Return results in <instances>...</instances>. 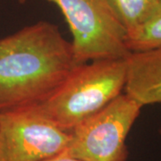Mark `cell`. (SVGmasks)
Instances as JSON below:
<instances>
[{
  "label": "cell",
  "mask_w": 161,
  "mask_h": 161,
  "mask_svg": "<svg viewBox=\"0 0 161 161\" xmlns=\"http://www.w3.org/2000/svg\"><path fill=\"white\" fill-rule=\"evenodd\" d=\"M125 93L142 106L161 103V47L126 58Z\"/></svg>",
  "instance_id": "6"
},
{
  "label": "cell",
  "mask_w": 161,
  "mask_h": 161,
  "mask_svg": "<svg viewBox=\"0 0 161 161\" xmlns=\"http://www.w3.org/2000/svg\"><path fill=\"white\" fill-rule=\"evenodd\" d=\"M142 107L121 93L70 132L63 154L80 161H126V138Z\"/></svg>",
  "instance_id": "3"
},
{
  "label": "cell",
  "mask_w": 161,
  "mask_h": 161,
  "mask_svg": "<svg viewBox=\"0 0 161 161\" xmlns=\"http://www.w3.org/2000/svg\"><path fill=\"white\" fill-rule=\"evenodd\" d=\"M61 10L73 36L79 64L97 59L127 58L125 28L106 0H47Z\"/></svg>",
  "instance_id": "4"
},
{
  "label": "cell",
  "mask_w": 161,
  "mask_h": 161,
  "mask_svg": "<svg viewBox=\"0 0 161 161\" xmlns=\"http://www.w3.org/2000/svg\"><path fill=\"white\" fill-rule=\"evenodd\" d=\"M126 76V58L81 64L55 92L32 108L47 120L70 132L123 93Z\"/></svg>",
  "instance_id": "2"
},
{
  "label": "cell",
  "mask_w": 161,
  "mask_h": 161,
  "mask_svg": "<svg viewBox=\"0 0 161 161\" xmlns=\"http://www.w3.org/2000/svg\"><path fill=\"white\" fill-rule=\"evenodd\" d=\"M45 161H80V160L62 153V154H60V155L56 156V157H53V158H51L47 159V160Z\"/></svg>",
  "instance_id": "9"
},
{
  "label": "cell",
  "mask_w": 161,
  "mask_h": 161,
  "mask_svg": "<svg viewBox=\"0 0 161 161\" xmlns=\"http://www.w3.org/2000/svg\"><path fill=\"white\" fill-rule=\"evenodd\" d=\"M126 31L143 23L160 6V0H106Z\"/></svg>",
  "instance_id": "7"
},
{
  "label": "cell",
  "mask_w": 161,
  "mask_h": 161,
  "mask_svg": "<svg viewBox=\"0 0 161 161\" xmlns=\"http://www.w3.org/2000/svg\"><path fill=\"white\" fill-rule=\"evenodd\" d=\"M126 46L131 53L161 47V4L143 23L127 32Z\"/></svg>",
  "instance_id": "8"
},
{
  "label": "cell",
  "mask_w": 161,
  "mask_h": 161,
  "mask_svg": "<svg viewBox=\"0 0 161 161\" xmlns=\"http://www.w3.org/2000/svg\"><path fill=\"white\" fill-rule=\"evenodd\" d=\"M69 140L32 107L0 112V161H45L64 153Z\"/></svg>",
  "instance_id": "5"
},
{
  "label": "cell",
  "mask_w": 161,
  "mask_h": 161,
  "mask_svg": "<svg viewBox=\"0 0 161 161\" xmlns=\"http://www.w3.org/2000/svg\"><path fill=\"white\" fill-rule=\"evenodd\" d=\"M158 132H159V135H160V136H161V127H160V128H159V130H158Z\"/></svg>",
  "instance_id": "10"
},
{
  "label": "cell",
  "mask_w": 161,
  "mask_h": 161,
  "mask_svg": "<svg viewBox=\"0 0 161 161\" xmlns=\"http://www.w3.org/2000/svg\"><path fill=\"white\" fill-rule=\"evenodd\" d=\"M160 1H161V0H160Z\"/></svg>",
  "instance_id": "11"
},
{
  "label": "cell",
  "mask_w": 161,
  "mask_h": 161,
  "mask_svg": "<svg viewBox=\"0 0 161 161\" xmlns=\"http://www.w3.org/2000/svg\"><path fill=\"white\" fill-rule=\"evenodd\" d=\"M80 64L71 41L49 22L0 39V112L38 105Z\"/></svg>",
  "instance_id": "1"
}]
</instances>
